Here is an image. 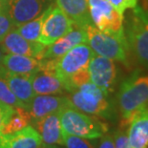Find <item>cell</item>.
<instances>
[{
	"label": "cell",
	"instance_id": "17",
	"mask_svg": "<svg viewBox=\"0 0 148 148\" xmlns=\"http://www.w3.org/2000/svg\"><path fill=\"white\" fill-rule=\"evenodd\" d=\"M41 145V137L30 125L12 134L0 133V148H39Z\"/></svg>",
	"mask_w": 148,
	"mask_h": 148
},
{
	"label": "cell",
	"instance_id": "23",
	"mask_svg": "<svg viewBox=\"0 0 148 148\" xmlns=\"http://www.w3.org/2000/svg\"><path fill=\"white\" fill-rule=\"evenodd\" d=\"M3 71H4V66L0 64V102L12 107L25 108L24 105L16 99V97L14 95V93L10 89L4 77V75H3Z\"/></svg>",
	"mask_w": 148,
	"mask_h": 148
},
{
	"label": "cell",
	"instance_id": "31",
	"mask_svg": "<svg viewBox=\"0 0 148 148\" xmlns=\"http://www.w3.org/2000/svg\"><path fill=\"white\" fill-rule=\"evenodd\" d=\"M50 148H66V147H63L62 145H52V146H49Z\"/></svg>",
	"mask_w": 148,
	"mask_h": 148
},
{
	"label": "cell",
	"instance_id": "15",
	"mask_svg": "<svg viewBox=\"0 0 148 148\" xmlns=\"http://www.w3.org/2000/svg\"><path fill=\"white\" fill-rule=\"evenodd\" d=\"M125 127L132 148H148V107L132 115Z\"/></svg>",
	"mask_w": 148,
	"mask_h": 148
},
{
	"label": "cell",
	"instance_id": "6",
	"mask_svg": "<svg viewBox=\"0 0 148 148\" xmlns=\"http://www.w3.org/2000/svg\"><path fill=\"white\" fill-rule=\"evenodd\" d=\"M89 14L97 29L126 41L123 14H119L107 0H89Z\"/></svg>",
	"mask_w": 148,
	"mask_h": 148
},
{
	"label": "cell",
	"instance_id": "21",
	"mask_svg": "<svg viewBox=\"0 0 148 148\" xmlns=\"http://www.w3.org/2000/svg\"><path fill=\"white\" fill-rule=\"evenodd\" d=\"M53 6V5H50L42 14H40L37 17L34 18L33 20L16 26L15 27L16 28V31L24 37V38H26L27 40H29V41L38 42L39 34H40V32H41L43 21L45 19L46 15L48 14V12L52 9Z\"/></svg>",
	"mask_w": 148,
	"mask_h": 148
},
{
	"label": "cell",
	"instance_id": "4",
	"mask_svg": "<svg viewBox=\"0 0 148 148\" xmlns=\"http://www.w3.org/2000/svg\"><path fill=\"white\" fill-rule=\"evenodd\" d=\"M62 131L74 136L97 140L108 132V125L97 116H91L68 105L58 112Z\"/></svg>",
	"mask_w": 148,
	"mask_h": 148
},
{
	"label": "cell",
	"instance_id": "19",
	"mask_svg": "<svg viewBox=\"0 0 148 148\" xmlns=\"http://www.w3.org/2000/svg\"><path fill=\"white\" fill-rule=\"evenodd\" d=\"M56 5L75 26L85 29L93 25L89 14V0H56Z\"/></svg>",
	"mask_w": 148,
	"mask_h": 148
},
{
	"label": "cell",
	"instance_id": "30",
	"mask_svg": "<svg viewBox=\"0 0 148 148\" xmlns=\"http://www.w3.org/2000/svg\"><path fill=\"white\" fill-rule=\"evenodd\" d=\"M6 53L5 51H4V49L2 48V46L0 45V64H1V62H2V58H3V56H4L5 55H6Z\"/></svg>",
	"mask_w": 148,
	"mask_h": 148
},
{
	"label": "cell",
	"instance_id": "27",
	"mask_svg": "<svg viewBox=\"0 0 148 148\" xmlns=\"http://www.w3.org/2000/svg\"><path fill=\"white\" fill-rule=\"evenodd\" d=\"M119 14H123L127 10H132L138 5V0H107Z\"/></svg>",
	"mask_w": 148,
	"mask_h": 148
},
{
	"label": "cell",
	"instance_id": "24",
	"mask_svg": "<svg viewBox=\"0 0 148 148\" xmlns=\"http://www.w3.org/2000/svg\"><path fill=\"white\" fill-rule=\"evenodd\" d=\"M12 29L14 25L9 15L6 0H0V42Z\"/></svg>",
	"mask_w": 148,
	"mask_h": 148
},
{
	"label": "cell",
	"instance_id": "22",
	"mask_svg": "<svg viewBox=\"0 0 148 148\" xmlns=\"http://www.w3.org/2000/svg\"><path fill=\"white\" fill-rule=\"evenodd\" d=\"M31 122H32V116L27 109L22 107H14V113L3 126L1 133L12 134L29 126Z\"/></svg>",
	"mask_w": 148,
	"mask_h": 148
},
{
	"label": "cell",
	"instance_id": "12",
	"mask_svg": "<svg viewBox=\"0 0 148 148\" xmlns=\"http://www.w3.org/2000/svg\"><path fill=\"white\" fill-rule=\"evenodd\" d=\"M14 27L33 20L45 11L48 0H6Z\"/></svg>",
	"mask_w": 148,
	"mask_h": 148
},
{
	"label": "cell",
	"instance_id": "28",
	"mask_svg": "<svg viewBox=\"0 0 148 148\" xmlns=\"http://www.w3.org/2000/svg\"><path fill=\"white\" fill-rule=\"evenodd\" d=\"M14 107L0 102V133H1L2 128L5 125L6 122H7L9 118L14 113Z\"/></svg>",
	"mask_w": 148,
	"mask_h": 148
},
{
	"label": "cell",
	"instance_id": "11",
	"mask_svg": "<svg viewBox=\"0 0 148 148\" xmlns=\"http://www.w3.org/2000/svg\"><path fill=\"white\" fill-rule=\"evenodd\" d=\"M0 45L7 53L32 56L39 60L42 59L47 48L39 42H32L27 40L14 29L6 34V36L0 42Z\"/></svg>",
	"mask_w": 148,
	"mask_h": 148
},
{
	"label": "cell",
	"instance_id": "14",
	"mask_svg": "<svg viewBox=\"0 0 148 148\" xmlns=\"http://www.w3.org/2000/svg\"><path fill=\"white\" fill-rule=\"evenodd\" d=\"M81 43H87L86 30L75 25V27L68 34L53 42L52 45L47 47L42 59L56 60L68 51H70L75 46Z\"/></svg>",
	"mask_w": 148,
	"mask_h": 148
},
{
	"label": "cell",
	"instance_id": "3",
	"mask_svg": "<svg viewBox=\"0 0 148 148\" xmlns=\"http://www.w3.org/2000/svg\"><path fill=\"white\" fill-rule=\"evenodd\" d=\"M69 99L75 108L85 114L105 119H112L115 116V109L109 99V95L92 81L72 91Z\"/></svg>",
	"mask_w": 148,
	"mask_h": 148
},
{
	"label": "cell",
	"instance_id": "13",
	"mask_svg": "<svg viewBox=\"0 0 148 148\" xmlns=\"http://www.w3.org/2000/svg\"><path fill=\"white\" fill-rule=\"evenodd\" d=\"M32 122L33 127L41 137L42 144L47 146L63 145L62 127L58 112L34 119Z\"/></svg>",
	"mask_w": 148,
	"mask_h": 148
},
{
	"label": "cell",
	"instance_id": "16",
	"mask_svg": "<svg viewBox=\"0 0 148 148\" xmlns=\"http://www.w3.org/2000/svg\"><path fill=\"white\" fill-rule=\"evenodd\" d=\"M71 105L68 97L53 95H36L31 101L28 111L32 116V121L43 118L52 113L59 112L65 106Z\"/></svg>",
	"mask_w": 148,
	"mask_h": 148
},
{
	"label": "cell",
	"instance_id": "25",
	"mask_svg": "<svg viewBox=\"0 0 148 148\" xmlns=\"http://www.w3.org/2000/svg\"><path fill=\"white\" fill-rule=\"evenodd\" d=\"M63 145L66 148H97L88 138L74 136L62 131Z\"/></svg>",
	"mask_w": 148,
	"mask_h": 148
},
{
	"label": "cell",
	"instance_id": "20",
	"mask_svg": "<svg viewBox=\"0 0 148 148\" xmlns=\"http://www.w3.org/2000/svg\"><path fill=\"white\" fill-rule=\"evenodd\" d=\"M1 64L11 73L33 75L34 73L40 70L42 66V61L32 56L6 53L3 56Z\"/></svg>",
	"mask_w": 148,
	"mask_h": 148
},
{
	"label": "cell",
	"instance_id": "1",
	"mask_svg": "<svg viewBox=\"0 0 148 148\" xmlns=\"http://www.w3.org/2000/svg\"><path fill=\"white\" fill-rule=\"evenodd\" d=\"M116 101L121 126L125 127L132 115L148 107V72L136 70L125 78L119 86Z\"/></svg>",
	"mask_w": 148,
	"mask_h": 148
},
{
	"label": "cell",
	"instance_id": "29",
	"mask_svg": "<svg viewBox=\"0 0 148 148\" xmlns=\"http://www.w3.org/2000/svg\"><path fill=\"white\" fill-rule=\"evenodd\" d=\"M99 138L100 140L97 148H115L114 140H113V136H111V135L106 133Z\"/></svg>",
	"mask_w": 148,
	"mask_h": 148
},
{
	"label": "cell",
	"instance_id": "7",
	"mask_svg": "<svg viewBox=\"0 0 148 148\" xmlns=\"http://www.w3.org/2000/svg\"><path fill=\"white\" fill-rule=\"evenodd\" d=\"M94 52L87 43H81L75 46L70 51L56 59L55 72L56 77L64 85L77 72L88 68Z\"/></svg>",
	"mask_w": 148,
	"mask_h": 148
},
{
	"label": "cell",
	"instance_id": "18",
	"mask_svg": "<svg viewBox=\"0 0 148 148\" xmlns=\"http://www.w3.org/2000/svg\"><path fill=\"white\" fill-rule=\"evenodd\" d=\"M3 75L14 95L24 105L25 109L28 110L31 101L36 96L32 85V75L11 73L5 67Z\"/></svg>",
	"mask_w": 148,
	"mask_h": 148
},
{
	"label": "cell",
	"instance_id": "26",
	"mask_svg": "<svg viewBox=\"0 0 148 148\" xmlns=\"http://www.w3.org/2000/svg\"><path fill=\"white\" fill-rule=\"evenodd\" d=\"M113 140H114L115 148H132L130 143H129L127 132L124 127L121 126V128L115 132Z\"/></svg>",
	"mask_w": 148,
	"mask_h": 148
},
{
	"label": "cell",
	"instance_id": "9",
	"mask_svg": "<svg viewBox=\"0 0 148 148\" xmlns=\"http://www.w3.org/2000/svg\"><path fill=\"white\" fill-rule=\"evenodd\" d=\"M75 27L70 18L58 7L53 6L43 21L38 42L49 47Z\"/></svg>",
	"mask_w": 148,
	"mask_h": 148
},
{
	"label": "cell",
	"instance_id": "8",
	"mask_svg": "<svg viewBox=\"0 0 148 148\" xmlns=\"http://www.w3.org/2000/svg\"><path fill=\"white\" fill-rule=\"evenodd\" d=\"M90 80L107 95L114 92L119 79V69L114 60L94 53L88 65Z\"/></svg>",
	"mask_w": 148,
	"mask_h": 148
},
{
	"label": "cell",
	"instance_id": "2",
	"mask_svg": "<svg viewBox=\"0 0 148 148\" xmlns=\"http://www.w3.org/2000/svg\"><path fill=\"white\" fill-rule=\"evenodd\" d=\"M124 34L132 58L148 71V9L138 5L132 9L125 22Z\"/></svg>",
	"mask_w": 148,
	"mask_h": 148
},
{
	"label": "cell",
	"instance_id": "5",
	"mask_svg": "<svg viewBox=\"0 0 148 148\" xmlns=\"http://www.w3.org/2000/svg\"><path fill=\"white\" fill-rule=\"evenodd\" d=\"M85 30L87 33V44L94 53L119 61L126 67L130 66L126 41L101 32L94 25H89Z\"/></svg>",
	"mask_w": 148,
	"mask_h": 148
},
{
	"label": "cell",
	"instance_id": "32",
	"mask_svg": "<svg viewBox=\"0 0 148 148\" xmlns=\"http://www.w3.org/2000/svg\"><path fill=\"white\" fill-rule=\"evenodd\" d=\"M39 148H50L49 146H47V145H44V144H42L41 146H40Z\"/></svg>",
	"mask_w": 148,
	"mask_h": 148
},
{
	"label": "cell",
	"instance_id": "10",
	"mask_svg": "<svg viewBox=\"0 0 148 148\" xmlns=\"http://www.w3.org/2000/svg\"><path fill=\"white\" fill-rule=\"evenodd\" d=\"M42 66L32 75V85L36 95H58L65 91L63 83L56 77V60L40 59Z\"/></svg>",
	"mask_w": 148,
	"mask_h": 148
}]
</instances>
